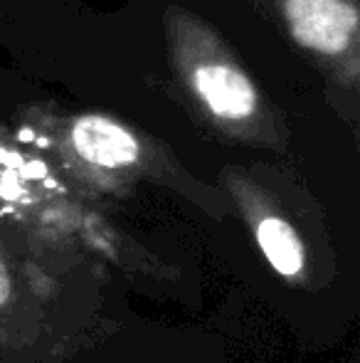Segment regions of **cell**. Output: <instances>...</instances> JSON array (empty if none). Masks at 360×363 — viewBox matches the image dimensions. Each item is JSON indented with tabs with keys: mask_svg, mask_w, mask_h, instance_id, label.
Listing matches in <instances>:
<instances>
[{
	"mask_svg": "<svg viewBox=\"0 0 360 363\" xmlns=\"http://www.w3.org/2000/svg\"><path fill=\"white\" fill-rule=\"evenodd\" d=\"M222 181L274 272L294 284L303 282L306 279V247H303L298 230L284 216L272 193L242 168H227L222 173Z\"/></svg>",
	"mask_w": 360,
	"mask_h": 363,
	"instance_id": "277c9868",
	"label": "cell"
},
{
	"mask_svg": "<svg viewBox=\"0 0 360 363\" xmlns=\"http://www.w3.org/2000/svg\"><path fill=\"white\" fill-rule=\"evenodd\" d=\"M13 306H15L13 269H10L8 257H5L3 247H0V336H5V324L13 316Z\"/></svg>",
	"mask_w": 360,
	"mask_h": 363,
	"instance_id": "5b68a950",
	"label": "cell"
},
{
	"mask_svg": "<svg viewBox=\"0 0 360 363\" xmlns=\"http://www.w3.org/2000/svg\"><path fill=\"white\" fill-rule=\"evenodd\" d=\"M284 33L331 82L360 86V0H269Z\"/></svg>",
	"mask_w": 360,
	"mask_h": 363,
	"instance_id": "3957f363",
	"label": "cell"
},
{
	"mask_svg": "<svg viewBox=\"0 0 360 363\" xmlns=\"http://www.w3.org/2000/svg\"><path fill=\"white\" fill-rule=\"evenodd\" d=\"M247 3H252V5H255V8H265L267 0H247Z\"/></svg>",
	"mask_w": 360,
	"mask_h": 363,
	"instance_id": "8992f818",
	"label": "cell"
},
{
	"mask_svg": "<svg viewBox=\"0 0 360 363\" xmlns=\"http://www.w3.org/2000/svg\"><path fill=\"white\" fill-rule=\"evenodd\" d=\"M163 33L175 84L207 129L232 144L286 148L284 114L207 20L173 3L163 10Z\"/></svg>",
	"mask_w": 360,
	"mask_h": 363,
	"instance_id": "7a4b0ae2",
	"label": "cell"
},
{
	"mask_svg": "<svg viewBox=\"0 0 360 363\" xmlns=\"http://www.w3.org/2000/svg\"><path fill=\"white\" fill-rule=\"evenodd\" d=\"M13 134L77 191L129 196L141 183H153L210 213L225 211L220 193L197 181L163 141L106 111L30 104L15 116Z\"/></svg>",
	"mask_w": 360,
	"mask_h": 363,
	"instance_id": "6da1fadb",
	"label": "cell"
}]
</instances>
